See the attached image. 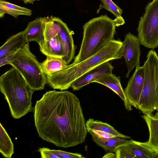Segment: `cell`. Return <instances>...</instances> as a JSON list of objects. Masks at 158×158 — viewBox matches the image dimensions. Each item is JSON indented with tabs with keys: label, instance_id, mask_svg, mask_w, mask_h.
Wrapping results in <instances>:
<instances>
[{
	"label": "cell",
	"instance_id": "obj_8",
	"mask_svg": "<svg viewBox=\"0 0 158 158\" xmlns=\"http://www.w3.org/2000/svg\"><path fill=\"white\" fill-rule=\"evenodd\" d=\"M140 43L137 36L128 32L125 36L121 49V55L126 60L128 71L126 77L128 78L135 67L139 65Z\"/></svg>",
	"mask_w": 158,
	"mask_h": 158
},
{
	"label": "cell",
	"instance_id": "obj_1",
	"mask_svg": "<svg viewBox=\"0 0 158 158\" xmlns=\"http://www.w3.org/2000/svg\"><path fill=\"white\" fill-rule=\"evenodd\" d=\"M35 126L40 137L67 148L84 143L87 131L79 99L68 91H49L37 101Z\"/></svg>",
	"mask_w": 158,
	"mask_h": 158
},
{
	"label": "cell",
	"instance_id": "obj_19",
	"mask_svg": "<svg viewBox=\"0 0 158 158\" xmlns=\"http://www.w3.org/2000/svg\"><path fill=\"white\" fill-rule=\"evenodd\" d=\"M42 70L46 76L60 72L67 66L62 58L47 56L46 59L40 63Z\"/></svg>",
	"mask_w": 158,
	"mask_h": 158
},
{
	"label": "cell",
	"instance_id": "obj_23",
	"mask_svg": "<svg viewBox=\"0 0 158 158\" xmlns=\"http://www.w3.org/2000/svg\"><path fill=\"white\" fill-rule=\"evenodd\" d=\"M0 125V152L4 157L10 158L14 153V145L1 123Z\"/></svg>",
	"mask_w": 158,
	"mask_h": 158
},
{
	"label": "cell",
	"instance_id": "obj_29",
	"mask_svg": "<svg viewBox=\"0 0 158 158\" xmlns=\"http://www.w3.org/2000/svg\"><path fill=\"white\" fill-rule=\"evenodd\" d=\"M154 116L156 118H158V111H157L155 114Z\"/></svg>",
	"mask_w": 158,
	"mask_h": 158
},
{
	"label": "cell",
	"instance_id": "obj_22",
	"mask_svg": "<svg viewBox=\"0 0 158 158\" xmlns=\"http://www.w3.org/2000/svg\"><path fill=\"white\" fill-rule=\"evenodd\" d=\"M100 0L101 3L97 10V14L99 13L101 9L104 8L111 12L115 17L116 18L114 20L116 27H118L125 23V21L121 15L123 11L120 7L115 4L112 0Z\"/></svg>",
	"mask_w": 158,
	"mask_h": 158
},
{
	"label": "cell",
	"instance_id": "obj_5",
	"mask_svg": "<svg viewBox=\"0 0 158 158\" xmlns=\"http://www.w3.org/2000/svg\"><path fill=\"white\" fill-rule=\"evenodd\" d=\"M143 66L144 82L138 105L136 108L143 114L158 111V56L152 50L148 52Z\"/></svg>",
	"mask_w": 158,
	"mask_h": 158
},
{
	"label": "cell",
	"instance_id": "obj_17",
	"mask_svg": "<svg viewBox=\"0 0 158 158\" xmlns=\"http://www.w3.org/2000/svg\"><path fill=\"white\" fill-rule=\"evenodd\" d=\"M142 117L148 127L149 136L148 140L145 144L158 154V118L152 114H144Z\"/></svg>",
	"mask_w": 158,
	"mask_h": 158
},
{
	"label": "cell",
	"instance_id": "obj_13",
	"mask_svg": "<svg viewBox=\"0 0 158 158\" xmlns=\"http://www.w3.org/2000/svg\"><path fill=\"white\" fill-rule=\"evenodd\" d=\"M94 82L100 83L111 89L123 100L127 110L131 111L132 110V106L128 100L124 90L121 86L119 77L116 76L112 73H107L100 77Z\"/></svg>",
	"mask_w": 158,
	"mask_h": 158
},
{
	"label": "cell",
	"instance_id": "obj_10",
	"mask_svg": "<svg viewBox=\"0 0 158 158\" xmlns=\"http://www.w3.org/2000/svg\"><path fill=\"white\" fill-rule=\"evenodd\" d=\"M114 68L110 61L104 62L79 77L72 83L71 87L74 90H78L83 86L94 82L102 76L112 73Z\"/></svg>",
	"mask_w": 158,
	"mask_h": 158
},
{
	"label": "cell",
	"instance_id": "obj_4",
	"mask_svg": "<svg viewBox=\"0 0 158 158\" xmlns=\"http://www.w3.org/2000/svg\"><path fill=\"white\" fill-rule=\"evenodd\" d=\"M114 20L106 15L94 18L83 26V36L78 55L72 63L80 62L102 49L113 39L115 33Z\"/></svg>",
	"mask_w": 158,
	"mask_h": 158
},
{
	"label": "cell",
	"instance_id": "obj_3",
	"mask_svg": "<svg viewBox=\"0 0 158 158\" xmlns=\"http://www.w3.org/2000/svg\"><path fill=\"white\" fill-rule=\"evenodd\" d=\"M0 89L14 118H19L34 111L31 100L35 91L14 67H12L0 76Z\"/></svg>",
	"mask_w": 158,
	"mask_h": 158
},
{
	"label": "cell",
	"instance_id": "obj_20",
	"mask_svg": "<svg viewBox=\"0 0 158 158\" xmlns=\"http://www.w3.org/2000/svg\"><path fill=\"white\" fill-rule=\"evenodd\" d=\"M32 11L26 8L11 3L3 0H0V16L3 17L5 14L16 18L20 15L30 16Z\"/></svg>",
	"mask_w": 158,
	"mask_h": 158
},
{
	"label": "cell",
	"instance_id": "obj_28",
	"mask_svg": "<svg viewBox=\"0 0 158 158\" xmlns=\"http://www.w3.org/2000/svg\"><path fill=\"white\" fill-rule=\"evenodd\" d=\"M38 0H23L25 4H27V3H33L34 1Z\"/></svg>",
	"mask_w": 158,
	"mask_h": 158
},
{
	"label": "cell",
	"instance_id": "obj_2",
	"mask_svg": "<svg viewBox=\"0 0 158 158\" xmlns=\"http://www.w3.org/2000/svg\"><path fill=\"white\" fill-rule=\"evenodd\" d=\"M123 42L113 39L95 54L77 63L68 64L64 69L46 76L47 83L55 89H68L77 79L98 65L106 61L121 59Z\"/></svg>",
	"mask_w": 158,
	"mask_h": 158
},
{
	"label": "cell",
	"instance_id": "obj_14",
	"mask_svg": "<svg viewBox=\"0 0 158 158\" xmlns=\"http://www.w3.org/2000/svg\"><path fill=\"white\" fill-rule=\"evenodd\" d=\"M26 43L23 31L11 36L0 48V59L16 53Z\"/></svg>",
	"mask_w": 158,
	"mask_h": 158
},
{
	"label": "cell",
	"instance_id": "obj_21",
	"mask_svg": "<svg viewBox=\"0 0 158 158\" xmlns=\"http://www.w3.org/2000/svg\"><path fill=\"white\" fill-rule=\"evenodd\" d=\"M85 124L87 131L89 130H95L112 134L118 137L126 139L131 138L130 136L120 133L108 123L94 120L93 118L89 119L86 122Z\"/></svg>",
	"mask_w": 158,
	"mask_h": 158
},
{
	"label": "cell",
	"instance_id": "obj_15",
	"mask_svg": "<svg viewBox=\"0 0 158 158\" xmlns=\"http://www.w3.org/2000/svg\"><path fill=\"white\" fill-rule=\"evenodd\" d=\"M87 132L91 135L92 140L97 145L102 147L107 153L114 152L117 148L129 143L132 140L118 137L106 138L98 136L91 130L88 131Z\"/></svg>",
	"mask_w": 158,
	"mask_h": 158
},
{
	"label": "cell",
	"instance_id": "obj_12",
	"mask_svg": "<svg viewBox=\"0 0 158 158\" xmlns=\"http://www.w3.org/2000/svg\"><path fill=\"white\" fill-rule=\"evenodd\" d=\"M73 34V32L71 31L67 24L60 19L58 35L60 37L65 54L63 59L67 64L72 60L75 54L76 48L72 36Z\"/></svg>",
	"mask_w": 158,
	"mask_h": 158
},
{
	"label": "cell",
	"instance_id": "obj_24",
	"mask_svg": "<svg viewBox=\"0 0 158 158\" xmlns=\"http://www.w3.org/2000/svg\"><path fill=\"white\" fill-rule=\"evenodd\" d=\"M116 158H135V156L123 145L117 148L114 152Z\"/></svg>",
	"mask_w": 158,
	"mask_h": 158
},
{
	"label": "cell",
	"instance_id": "obj_11",
	"mask_svg": "<svg viewBox=\"0 0 158 158\" xmlns=\"http://www.w3.org/2000/svg\"><path fill=\"white\" fill-rule=\"evenodd\" d=\"M47 19V17H38L28 23L23 31L27 43L34 41L40 45L44 42V33Z\"/></svg>",
	"mask_w": 158,
	"mask_h": 158
},
{
	"label": "cell",
	"instance_id": "obj_25",
	"mask_svg": "<svg viewBox=\"0 0 158 158\" xmlns=\"http://www.w3.org/2000/svg\"><path fill=\"white\" fill-rule=\"evenodd\" d=\"M93 132L99 136L106 138L117 137L114 135L105 131L95 130H91Z\"/></svg>",
	"mask_w": 158,
	"mask_h": 158
},
{
	"label": "cell",
	"instance_id": "obj_6",
	"mask_svg": "<svg viewBox=\"0 0 158 158\" xmlns=\"http://www.w3.org/2000/svg\"><path fill=\"white\" fill-rule=\"evenodd\" d=\"M9 64L18 70L35 91L44 89L47 82V77L40 63L31 52L29 43H27L17 52Z\"/></svg>",
	"mask_w": 158,
	"mask_h": 158
},
{
	"label": "cell",
	"instance_id": "obj_16",
	"mask_svg": "<svg viewBox=\"0 0 158 158\" xmlns=\"http://www.w3.org/2000/svg\"><path fill=\"white\" fill-rule=\"evenodd\" d=\"M40 52L46 56L63 58L65 54L60 36L58 35L39 45Z\"/></svg>",
	"mask_w": 158,
	"mask_h": 158
},
{
	"label": "cell",
	"instance_id": "obj_9",
	"mask_svg": "<svg viewBox=\"0 0 158 158\" xmlns=\"http://www.w3.org/2000/svg\"><path fill=\"white\" fill-rule=\"evenodd\" d=\"M145 76L143 66L136 67L135 72L129 79L124 91L127 98L132 106L136 108L142 91Z\"/></svg>",
	"mask_w": 158,
	"mask_h": 158
},
{
	"label": "cell",
	"instance_id": "obj_26",
	"mask_svg": "<svg viewBox=\"0 0 158 158\" xmlns=\"http://www.w3.org/2000/svg\"><path fill=\"white\" fill-rule=\"evenodd\" d=\"M16 54V53L9 55L0 59V67H1L7 64H9L10 61L14 57Z\"/></svg>",
	"mask_w": 158,
	"mask_h": 158
},
{
	"label": "cell",
	"instance_id": "obj_7",
	"mask_svg": "<svg viewBox=\"0 0 158 158\" xmlns=\"http://www.w3.org/2000/svg\"><path fill=\"white\" fill-rule=\"evenodd\" d=\"M140 44L154 49L158 46V0L149 2L137 28Z\"/></svg>",
	"mask_w": 158,
	"mask_h": 158
},
{
	"label": "cell",
	"instance_id": "obj_27",
	"mask_svg": "<svg viewBox=\"0 0 158 158\" xmlns=\"http://www.w3.org/2000/svg\"><path fill=\"white\" fill-rule=\"evenodd\" d=\"M115 157V154L112 152H108L105 155L103 158H114Z\"/></svg>",
	"mask_w": 158,
	"mask_h": 158
},
{
	"label": "cell",
	"instance_id": "obj_18",
	"mask_svg": "<svg viewBox=\"0 0 158 158\" xmlns=\"http://www.w3.org/2000/svg\"><path fill=\"white\" fill-rule=\"evenodd\" d=\"M135 158H154L158 157V154L146 145L144 143L133 140L123 145Z\"/></svg>",
	"mask_w": 158,
	"mask_h": 158
}]
</instances>
